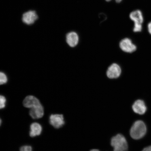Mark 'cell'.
<instances>
[{
    "instance_id": "cell-1",
    "label": "cell",
    "mask_w": 151,
    "mask_h": 151,
    "mask_svg": "<svg viewBox=\"0 0 151 151\" xmlns=\"http://www.w3.org/2000/svg\"><path fill=\"white\" fill-rule=\"evenodd\" d=\"M146 132L147 127L145 123L142 121L138 120L132 125L130 134L132 138L138 139L144 137Z\"/></svg>"
},
{
    "instance_id": "cell-2",
    "label": "cell",
    "mask_w": 151,
    "mask_h": 151,
    "mask_svg": "<svg viewBox=\"0 0 151 151\" xmlns=\"http://www.w3.org/2000/svg\"><path fill=\"white\" fill-rule=\"evenodd\" d=\"M111 143L113 147V151H127L128 150L127 140L121 134H118L113 137L111 139Z\"/></svg>"
},
{
    "instance_id": "cell-3",
    "label": "cell",
    "mask_w": 151,
    "mask_h": 151,
    "mask_svg": "<svg viewBox=\"0 0 151 151\" xmlns=\"http://www.w3.org/2000/svg\"><path fill=\"white\" fill-rule=\"evenodd\" d=\"M129 17L134 22V32H141L142 31L143 22V15L141 11L138 10L133 11L130 14Z\"/></svg>"
},
{
    "instance_id": "cell-4",
    "label": "cell",
    "mask_w": 151,
    "mask_h": 151,
    "mask_svg": "<svg viewBox=\"0 0 151 151\" xmlns=\"http://www.w3.org/2000/svg\"><path fill=\"white\" fill-rule=\"evenodd\" d=\"M119 46L122 51L126 53L132 54L137 51V47L131 39L125 37L120 41Z\"/></svg>"
},
{
    "instance_id": "cell-5",
    "label": "cell",
    "mask_w": 151,
    "mask_h": 151,
    "mask_svg": "<svg viewBox=\"0 0 151 151\" xmlns=\"http://www.w3.org/2000/svg\"><path fill=\"white\" fill-rule=\"evenodd\" d=\"M122 69L118 64L113 63L109 66L106 71V75L109 79H117L120 76Z\"/></svg>"
},
{
    "instance_id": "cell-6",
    "label": "cell",
    "mask_w": 151,
    "mask_h": 151,
    "mask_svg": "<svg viewBox=\"0 0 151 151\" xmlns=\"http://www.w3.org/2000/svg\"><path fill=\"white\" fill-rule=\"evenodd\" d=\"M38 19V16L35 11L29 10L24 13L22 20L23 23L26 25H31L35 23Z\"/></svg>"
},
{
    "instance_id": "cell-7",
    "label": "cell",
    "mask_w": 151,
    "mask_h": 151,
    "mask_svg": "<svg viewBox=\"0 0 151 151\" xmlns=\"http://www.w3.org/2000/svg\"><path fill=\"white\" fill-rule=\"evenodd\" d=\"M49 120L50 124L56 128H61L65 123L63 116L62 114H52L50 116Z\"/></svg>"
},
{
    "instance_id": "cell-8",
    "label": "cell",
    "mask_w": 151,
    "mask_h": 151,
    "mask_svg": "<svg viewBox=\"0 0 151 151\" xmlns=\"http://www.w3.org/2000/svg\"><path fill=\"white\" fill-rule=\"evenodd\" d=\"M66 41L70 47L73 48L76 46L79 41L78 34L74 31L69 32L66 36Z\"/></svg>"
},
{
    "instance_id": "cell-9",
    "label": "cell",
    "mask_w": 151,
    "mask_h": 151,
    "mask_svg": "<svg viewBox=\"0 0 151 151\" xmlns=\"http://www.w3.org/2000/svg\"><path fill=\"white\" fill-rule=\"evenodd\" d=\"M132 109L134 112L140 115L144 114L147 109L145 102L141 99L135 101L132 106Z\"/></svg>"
},
{
    "instance_id": "cell-10",
    "label": "cell",
    "mask_w": 151,
    "mask_h": 151,
    "mask_svg": "<svg viewBox=\"0 0 151 151\" xmlns=\"http://www.w3.org/2000/svg\"><path fill=\"white\" fill-rule=\"evenodd\" d=\"M23 104L24 107L30 109L41 104L39 100L33 96L26 97L24 100Z\"/></svg>"
},
{
    "instance_id": "cell-11",
    "label": "cell",
    "mask_w": 151,
    "mask_h": 151,
    "mask_svg": "<svg viewBox=\"0 0 151 151\" xmlns=\"http://www.w3.org/2000/svg\"><path fill=\"white\" fill-rule=\"evenodd\" d=\"M29 114L33 119H38L42 117L44 114V109L42 105L30 109Z\"/></svg>"
},
{
    "instance_id": "cell-12",
    "label": "cell",
    "mask_w": 151,
    "mask_h": 151,
    "mask_svg": "<svg viewBox=\"0 0 151 151\" xmlns=\"http://www.w3.org/2000/svg\"><path fill=\"white\" fill-rule=\"evenodd\" d=\"M29 135L30 137H35L40 135L42 133V126L37 122H34L30 126Z\"/></svg>"
},
{
    "instance_id": "cell-13",
    "label": "cell",
    "mask_w": 151,
    "mask_h": 151,
    "mask_svg": "<svg viewBox=\"0 0 151 151\" xmlns=\"http://www.w3.org/2000/svg\"><path fill=\"white\" fill-rule=\"evenodd\" d=\"M7 78L6 75L4 73L0 72V85L6 83Z\"/></svg>"
},
{
    "instance_id": "cell-14",
    "label": "cell",
    "mask_w": 151,
    "mask_h": 151,
    "mask_svg": "<svg viewBox=\"0 0 151 151\" xmlns=\"http://www.w3.org/2000/svg\"><path fill=\"white\" fill-rule=\"evenodd\" d=\"M6 100L4 96L0 95V109L4 108L6 104Z\"/></svg>"
},
{
    "instance_id": "cell-15",
    "label": "cell",
    "mask_w": 151,
    "mask_h": 151,
    "mask_svg": "<svg viewBox=\"0 0 151 151\" xmlns=\"http://www.w3.org/2000/svg\"><path fill=\"white\" fill-rule=\"evenodd\" d=\"M20 151H32V148L31 146L26 145L21 147Z\"/></svg>"
},
{
    "instance_id": "cell-16",
    "label": "cell",
    "mask_w": 151,
    "mask_h": 151,
    "mask_svg": "<svg viewBox=\"0 0 151 151\" xmlns=\"http://www.w3.org/2000/svg\"><path fill=\"white\" fill-rule=\"evenodd\" d=\"M147 29H148V33L151 35V22L148 24L147 26Z\"/></svg>"
},
{
    "instance_id": "cell-17",
    "label": "cell",
    "mask_w": 151,
    "mask_h": 151,
    "mask_svg": "<svg viewBox=\"0 0 151 151\" xmlns=\"http://www.w3.org/2000/svg\"><path fill=\"white\" fill-rule=\"evenodd\" d=\"M142 151H151V146L146 147Z\"/></svg>"
},
{
    "instance_id": "cell-18",
    "label": "cell",
    "mask_w": 151,
    "mask_h": 151,
    "mask_svg": "<svg viewBox=\"0 0 151 151\" xmlns=\"http://www.w3.org/2000/svg\"><path fill=\"white\" fill-rule=\"evenodd\" d=\"M112 1V0H106V1L108 2L110 1ZM115 1H116V3H119L122 1V0H115Z\"/></svg>"
},
{
    "instance_id": "cell-19",
    "label": "cell",
    "mask_w": 151,
    "mask_h": 151,
    "mask_svg": "<svg viewBox=\"0 0 151 151\" xmlns=\"http://www.w3.org/2000/svg\"><path fill=\"white\" fill-rule=\"evenodd\" d=\"M90 151H100L99 150H95V149H94V150H91Z\"/></svg>"
},
{
    "instance_id": "cell-20",
    "label": "cell",
    "mask_w": 151,
    "mask_h": 151,
    "mask_svg": "<svg viewBox=\"0 0 151 151\" xmlns=\"http://www.w3.org/2000/svg\"><path fill=\"white\" fill-rule=\"evenodd\" d=\"M1 119L0 118V126L1 125Z\"/></svg>"
}]
</instances>
